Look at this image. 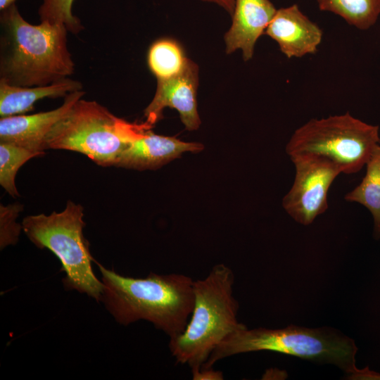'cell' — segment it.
<instances>
[{
    "mask_svg": "<svg viewBox=\"0 0 380 380\" xmlns=\"http://www.w3.org/2000/svg\"><path fill=\"white\" fill-rule=\"evenodd\" d=\"M73 1L74 0H42L38 9L41 22L63 25L69 32L78 34L84 27L80 18L72 13Z\"/></svg>",
    "mask_w": 380,
    "mask_h": 380,
    "instance_id": "d6986e66",
    "label": "cell"
},
{
    "mask_svg": "<svg viewBox=\"0 0 380 380\" xmlns=\"http://www.w3.org/2000/svg\"><path fill=\"white\" fill-rule=\"evenodd\" d=\"M276 11L270 0H236L232 24L224 36L226 52L232 53L241 49L244 61L251 59L257 40Z\"/></svg>",
    "mask_w": 380,
    "mask_h": 380,
    "instance_id": "4fadbf2b",
    "label": "cell"
},
{
    "mask_svg": "<svg viewBox=\"0 0 380 380\" xmlns=\"http://www.w3.org/2000/svg\"><path fill=\"white\" fill-rule=\"evenodd\" d=\"M189 59L182 48L170 39H160L154 42L148 52V65L157 80H166L181 73Z\"/></svg>",
    "mask_w": 380,
    "mask_h": 380,
    "instance_id": "2e32d148",
    "label": "cell"
},
{
    "mask_svg": "<svg viewBox=\"0 0 380 380\" xmlns=\"http://www.w3.org/2000/svg\"><path fill=\"white\" fill-rule=\"evenodd\" d=\"M205 2L213 3L224 9L230 15H233L236 0H201Z\"/></svg>",
    "mask_w": 380,
    "mask_h": 380,
    "instance_id": "7402d4cb",
    "label": "cell"
},
{
    "mask_svg": "<svg viewBox=\"0 0 380 380\" xmlns=\"http://www.w3.org/2000/svg\"><path fill=\"white\" fill-rule=\"evenodd\" d=\"M290 158L295 177L282 206L296 222L309 225L327 210L329 188L341 172L335 164L319 156L299 154Z\"/></svg>",
    "mask_w": 380,
    "mask_h": 380,
    "instance_id": "ba28073f",
    "label": "cell"
},
{
    "mask_svg": "<svg viewBox=\"0 0 380 380\" xmlns=\"http://www.w3.org/2000/svg\"><path fill=\"white\" fill-rule=\"evenodd\" d=\"M96 263L103 284L100 300L117 322L127 326L145 320L170 338L184 330L194 304V281L190 277L151 272L145 278H134Z\"/></svg>",
    "mask_w": 380,
    "mask_h": 380,
    "instance_id": "6da1fadb",
    "label": "cell"
},
{
    "mask_svg": "<svg viewBox=\"0 0 380 380\" xmlns=\"http://www.w3.org/2000/svg\"><path fill=\"white\" fill-rule=\"evenodd\" d=\"M84 94L82 90L71 92L61 106L51 110L1 118L0 143L44 151L46 137L51 129Z\"/></svg>",
    "mask_w": 380,
    "mask_h": 380,
    "instance_id": "30bf717a",
    "label": "cell"
},
{
    "mask_svg": "<svg viewBox=\"0 0 380 380\" xmlns=\"http://www.w3.org/2000/svg\"><path fill=\"white\" fill-rule=\"evenodd\" d=\"M23 206L19 203L0 206V248L4 249L8 246L15 244L23 229L22 224L16 219Z\"/></svg>",
    "mask_w": 380,
    "mask_h": 380,
    "instance_id": "ffe728a7",
    "label": "cell"
},
{
    "mask_svg": "<svg viewBox=\"0 0 380 380\" xmlns=\"http://www.w3.org/2000/svg\"><path fill=\"white\" fill-rule=\"evenodd\" d=\"M268 350L300 358L332 363L355 377L357 350L354 341L322 329L289 326L284 329H239L211 353L202 369L213 368L222 359L245 353Z\"/></svg>",
    "mask_w": 380,
    "mask_h": 380,
    "instance_id": "5b68a950",
    "label": "cell"
},
{
    "mask_svg": "<svg viewBox=\"0 0 380 380\" xmlns=\"http://www.w3.org/2000/svg\"><path fill=\"white\" fill-rule=\"evenodd\" d=\"M366 173L361 182L346 194L348 202L365 207L374 220V236L380 239V144L373 151L366 165Z\"/></svg>",
    "mask_w": 380,
    "mask_h": 380,
    "instance_id": "9a60e30c",
    "label": "cell"
},
{
    "mask_svg": "<svg viewBox=\"0 0 380 380\" xmlns=\"http://www.w3.org/2000/svg\"><path fill=\"white\" fill-rule=\"evenodd\" d=\"M203 148L201 143L182 141L154 134L148 129L119 155L114 166L137 170H154L185 152L198 153Z\"/></svg>",
    "mask_w": 380,
    "mask_h": 380,
    "instance_id": "7c38bea8",
    "label": "cell"
},
{
    "mask_svg": "<svg viewBox=\"0 0 380 380\" xmlns=\"http://www.w3.org/2000/svg\"><path fill=\"white\" fill-rule=\"evenodd\" d=\"M16 0H0V10L2 11L11 4H14Z\"/></svg>",
    "mask_w": 380,
    "mask_h": 380,
    "instance_id": "603a6c76",
    "label": "cell"
},
{
    "mask_svg": "<svg viewBox=\"0 0 380 380\" xmlns=\"http://www.w3.org/2000/svg\"><path fill=\"white\" fill-rule=\"evenodd\" d=\"M44 151H32L8 143H0V184L13 198L20 196L15 186V176L29 160L41 157Z\"/></svg>",
    "mask_w": 380,
    "mask_h": 380,
    "instance_id": "ac0fdd59",
    "label": "cell"
},
{
    "mask_svg": "<svg viewBox=\"0 0 380 380\" xmlns=\"http://www.w3.org/2000/svg\"><path fill=\"white\" fill-rule=\"evenodd\" d=\"M157 81L155 95L144 111L145 122L153 126L162 118L164 108L169 107L178 111L186 129H197L201 123L196 101L198 65L189 59L181 73Z\"/></svg>",
    "mask_w": 380,
    "mask_h": 380,
    "instance_id": "9c48e42d",
    "label": "cell"
},
{
    "mask_svg": "<svg viewBox=\"0 0 380 380\" xmlns=\"http://www.w3.org/2000/svg\"><path fill=\"white\" fill-rule=\"evenodd\" d=\"M380 144L379 127L347 112L312 119L295 130L286 146L290 156L308 154L325 158L344 174H355L365 166Z\"/></svg>",
    "mask_w": 380,
    "mask_h": 380,
    "instance_id": "52a82bcc",
    "label": "cell"
},
{
    "mask_svg": "<svg viewBox=\"0 0 380 380\" xmlns=\"http://www.w3.org/2000/svg\"><path fill=\"white\" fill-rule=\"evenodd\" d=\"M192 377L194 380H222L224 378L222 372L214 370L213 368L201 369L192 373Z\"/></svg>",
    "mask_w": 380,
    "mask_h": 380,
    "instance_id": "44dd1931",
    "label": "cell"
},
{
    "mask_svg": "<svg viewBox=\"0 0 380 380\" xmlns=\"http://www.w3.org/2000/svg\"><path fill=\"white\" fill-rule=\"evenodd\" d=\"M83 207L68 201L61 212L25 217L23 230L37 248H47L58 258L65 274L63 282L66 289L100 301L103 284L91 267L94 260L83 234Z\"/></svg>",
    "mask_w": 380,
    "mask_h": 380,
    "instance_id": "8992f818",
    "label": "cell"
},
{
    "mask_svg": "<svg viewBox=\"0 0 380 380\" xmlns=\"http://www.w3.org/2000/svg\"><path fill=\"white\" fill-rule=\"evenodd\" d=\"M152 127L129 122L96 101L82 98L51 129L46 148L78 152L98 165L114 166L119 155Z\"/></svg>",
    "mask_w": 380,
    "mask_h": 380,
    "instance_id": "277c9868",
    "label": "cell"
},
{
    "mask_svg": "<svg viewBox=\"0 0 380 380\" xmlns=\"http://www.w3.org/2000/svg\"><path fill=\"white\" fill-rule=\"evenodd\" d=\"M82 82L70 77L39 87H19L0 80V118L25 114L33 110L39 100L65 97L82 90Z\"/></svg>",
    "mask_w": 380,
    "mask_h": 380,
    "instance_id": "5bb4252c",
    "label": "cell"
},
{
    "mask_svg": "<svg viewBox=\"0 0 380 380\" xmlns=\"http://www.w3.org/2000/svg\"><path fill=\"white\" fill-rule=\"evenodd\" d=\"M319 10L341 16L362 30L373 26L380 15V0H316Z\"/></svg>",
    "mask_w": 380,
    "mask_h": 380,
    "instance_id": "e0dca14e",
    "label": "cell"
},
{
    "mask_svg": "<svg viewBox=\"0 0 380 380\" xmlns=\"http://www.w3.org/2000/svg\"><path fill=\"white\" fill-rule=\"evenodd\" d=\"M288 58L315 53L322 39V30L297 4L280 8L265 30Z\"/></svg>",
    "mask_w": 380,
    "mask_h": 380,
    "instance_id": "8fae6325",
    "label": "cell"
},
{
    "mask_svg": "<svg viewBox=\"0 0 380 380\" xmlns=\"http://www.w3.org/2000/svg\"><path fill=\"white\" fill-rule=\"evenodd\" d=\"M234 275L224 264L215 265L206 277L194 282V304L184 330L170 338L177 363L191 373L199 371L213 350L229 335L246 327L239 322V304L233 296Z\"/></svg>",
    "mask_w": 380,
    "mask_h": 380,
    "instance_id": "3957f363",
    "label": "cell"
},
{
    "mask_svg": "<svg viewBox=\"0 0 380 380\" xmlns=\"http://www.w3.org/2000/svg\"><path fill=\"white\" fill-rule=\"evenodd\" d=\"M0 27V80L19 87H39L74 73L65 26L30 24L14 3L1 11Z\"/></svg>",
    "mask_w": 380,
    "mask_h": 380,
    "instance_id": "7a4b0ae2",
    "label": "cell"
}]
</instances>
